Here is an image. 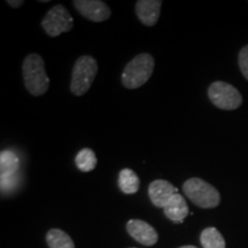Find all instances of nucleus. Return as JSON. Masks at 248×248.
<instances>
[{
  "instance_id": "ddd939ff",
  "label": "nucleus",
  "mask_w": 248,
  "mask_h": 248,
  "mask_svg": "<svg viewBox=\"0 0 248 248\" xmlns=\"http://www.w3.org/2000/svg\"><path fill=\"white\" fill-rule=\"evenodd\" d=\"M46 243L49 248H75L70 235L61 229H51L46 233Z\"/></svg>"
},
{
  "instance_id": "4468645a",
  "label": "nucleus",
  "mask_w": 248,
  "mask_h": 248,
  "mask_svg": "<svg viewBox=\"0 0 248 248\" xmlns=\"http://www.w3.org/2000/svg\"><path fill=\"white\" fill-rule=\"evenodd\" d=\"M200 243L203 248H226L225 239L214 226L206 228L200 234Z\"/></svg>"
},
{
  "instance_id": "a211bd4d",
  "label": "nucleus",
  "mask_w": 248,
  "mask_h": 248,
  "mask_svg": "<svg viewBox=\"0 0 248 248\" xmlns=\"http://www.w3.org/2000/svg\"><path fill=\"white\" fill-rule=\"evenodd\" d=\"M7 4L11 6V7H13V8H18V7H21V6H22L23 4H24V1L23 0H7Z\"/></svg>"
},
{
  "instance_id": "aec40b11",
  "label": "nucleus",
  "mask_w": 248,
  "mask_h": 248,
  "mask_svg": "<svg viewBox=\"0 0 248 248\" xmlns=\"http://www.w3.org/2000/svg\"><path fill=\"white\" fill-rule=\"evenodd\" d=\"M130 248H135V247H130Z\"/></svg>"
},
{
  "instance_id": "2eb2a0df",
  "label": "nucleus",
  "mask_w": 248,
  "mask_h": 248,
  "mask_svg": "<svg viewBox=\"0 0 248 248\" xmlns=\"http://www.w3.org/2000/svg\"><path fill=\"white\" fill-rule=\"evenodd\" d=\"M75 164L77 169L83 172H90L95 169L98 164L97 155L91 148H83L77 153L75 157Z\"/></svg>"
},
{
  "instance_id": "f3484780",
  "label": "nucleus",
  "mask_w": 248,
  "mask_h": 248,
  "mask_svg": "<svg viewBox=\"0 0 248 248\" xmlns=\"http://www.w3.org/2000/svg\"><path fill=\"white\" fill-rule=\"evenodd\" d=\"M238 64L243 76L248 80V45L244 46L238 54Z\"/></svg>"
},
{
  "instance_id": "39448f33",
  "label": "nucleus",
  "mask_w": 248,
  "mask_h": 248,
  "mask_svg": "<svg viewBox=\"0 0 248 248\" xmlns=\"http://www.w3.org/2000/svg\"><path fill=\"white\" fill-rule=\"evenodd\" d=\"M208 98L214 106L223 110L238 109L243 104V95L239 90L222 80L209 85Z\"/></svg>"
},
{
  "instance_id": "0eeeda50",
  "label": "nucleus",
  "mask_w": 248,
  "mask_h": 248,
  "mask_svg": "<svg viewBox=\"0 0 248 248\" xmlns=\"http://www.w3.org/2000/svg\"><path fill=\"white\" fill-rule=\"evenodd\" d=\"M73 5L83 17L92 22H104L111 16V11L101 0H74Z\"/></svg>"
},
{
  "instance_id": "9d476101",
  "label": "nucleus",
  "mask_w": 248,
  "mask_h": 248,
  "mask_svg": "<svg viewBox=\"0 0 248 248\" xmlns=\"http://www.w3.org/2000/svg\"><path fill=\"white\" fill-rule=\"evenodd\" d=\"M162 1L161 0H138L135 9L139 21L146 27H154L161 14Z\"/></svg>"
},
{
  "instance_id": "f03ea898",
  "label": "nucleus",
  "mask_w": 248,
  "mask_h": 248,
  "mask_svg": "<svg viewBox=\"0 0 248 248\" xmlns=\"http://www.w3.org/2000/svg\"><path fill=\"white\" fill-rule=\"evenodd\" d=\"M154 64V58L148 53H140L133 58L123 70L122 84L124 88L130 90L141 88L151 78Z\"/></svg>"
},
{
  "instance_id": "6e6552de",
  "label": "nucleus",
  "mask_w": 248,
  "mask_h": 248,
  "mask_svg": "<svg viewBox=\"0 0 248 248\" xmlns=\"http://www.w3.org/2000/svg\"><path fill=\"white\" fill-rule=\"evenodd\" d=\"M126 231L133 239L144 246H154L159 240L156 230L142 219H130L126 223Z\"/></svg>"
},
{
  "instance_id": "7ed1b4c3",
  "label": "nucleus",
  "mask_w": 248,
  "mask_h": 248,
  "mask_svg": "<svg viewBox=\"0 0 248 248\" xmlns=\"http://www.w3.org/2000/svg\"><path fill=\"white\" fill-rule=\"evenodd\" d=\"M183 192L195 206L203 209L216 208L221 202V194L215 186L198 177L187 179L183 184Z\"/></svg>"
},
{
  "instance_id": "20e7f679",
  "label": "nucleus",
  "mask_w": 248,
  "mask_h": 248,
  "mask_svg": "<svg viewBox=\"0 0 248 248\" xmlns=\"http://www.w3.org/2000/svg\"><path fill=\"white\" fill-rule=\"evenodd\" d=\"M98 74L97 60L91 55H83L77 59L71 73L70 91L73 94L80 97L85 94L94 82Z\"/></svg>"
},
{
  "instance_id": "6ab92c4d",
  "label": "nucleus",
  "mask_w": 248,
  "mask_h": 248,
  "mask_svg": "<svg viewBox=\"0 0 248 248\" xmlns=\"http://www.w3.org/2000/svg\"><path fill=\"white\" fill-rule=\"evenodd\" d=\"M178 248H198V247L192 246V245H186V246H182V247H178Z\"/></svg>"
},
{
  "instance_id": "f257e3e1",
  "label": "nucleus",
  "mask_w": 248,
  "mask_h": 248,
  "mask_svg": "<svg viewBox=\"0 0 248 248\" xmlns=\"http://www.w3.org/2000/svg\"><path fill=\"white\" fill-rule=\"evenodd\" d=\"M22 75L28 92L33 97L46 93L49 88V78L46 74L44 59L37 53L28 54L22 63Z\"/></svg>"
},
{
  "instance_id": "1a4fd4ad",
  "label": "nucleus",
  "mask_w": 248,
  "mask_h": 248,
  "mask_svg": "<svg viewBox=\"0 0 248 248\" xmlns=\"http://www.w3.org/2000/svg\"><path fill=\"white\" fill-rule=\"evenodd\" d=\"M176 193H178L177 188L164 179H155L148 186V197L156 208L163 209Z\"/></svg>"
},
{
  "instance_id": "9b49d317",
  "label": "nucleus",
  "mask_w": 248,
  "mask_h": 248,
  "mask_svg": "<svg viewBox=\"0 0 248 248\" xmlns=\"http://www.w3.org/2000/svg\"><path fill=\"white\" fill-rule=\"evenodd\" d=\"M163 213L170 221L175 223H183L186 217H187L190 210H188V206L185 198L179 193H176L168 201V203L164 206Z\"/></svg>"
},
{
  "instance_id": "f8f14e48",
  "label": "nucleus",
  "mask_w": 248,
  "mask_h": 248,
  "mask_svg": "<svg viewBox=\"0 0 248 248\" xmlns=\"http://www.w3.org/2000/svg\"><path fill=\"white\" fill-rule=\"evenodd\" d=\"M117 185L124 194H135L140 187V179L132 169L124 168L119 173Z\"/></svg>"
},
{
  "instance_id": "423d86ee",
  "label": "nucleus",
  "mask_w": 248,
  "mask_h": 248,
  "mask_svg": "<svg viewBox=\"0 0 248 248\" xmlns=\"http://www.w3.org/2000/svg\"><path fill=\"white\" fill-rule=\"evenodd\" d=\"M42 27L49 37H58L73 29L74 18L63 5H55L42 20Z\"/></svg>"
},
{
  "instance_id": "dca6fc26",
  "label": "nucleus",
  "mask_w": 248,
  "mask_h": 248,
  "mask_svg": "<svg viewBox=\"0 0 248 248\" xmlns=\"http://www.w3.org/2000/svg\"><path fill=\"white\" fill-rule=\"evenodd\" d=\"M17 169V159L11 152L6 151L1 153V179L5 182L6 178L12 176Z\"/></svg>"
}]
</instances>
